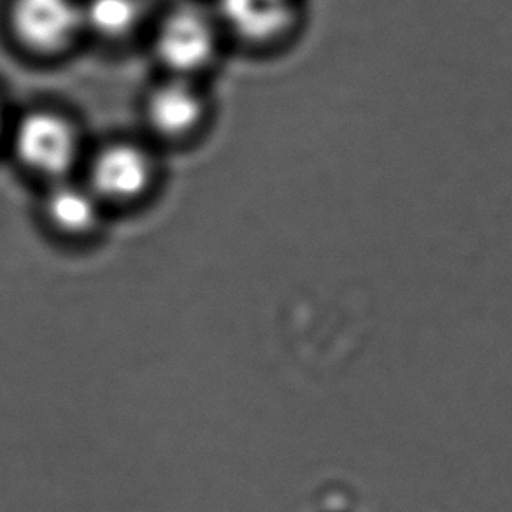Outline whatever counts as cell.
I'll list each match as a JSON object with an SVG mask.
<instances>
[{
    "label": "cell",
    "mask_w": 512,
    "mask_h": 512,
    "mask_svg": "<svg viewBox=\"0 0 512 512\" xmlns=\"http://www.w3.org/2000/svg\"><path fill=\"white\" fill-rule=\"evenodd\" d=\"M143 18V0H83L85 32L106 43L134 36Z\"/></svg>",
    "instance_id": "8"
},
{
    "label": "cell",
    "mask_w": 512,
    "mask_h": 512,
    "mask_svg": "<svg viewBox=\"0 0 512 512\" xmlns=\"http://www.w3.org/2000/svg\"><path fill=\"white\" fill-rule=\"evenodd\" d=\"M221 13L242 39L255 44L288 41L302 22L300 0H221Z\"/></svg>",
    "instance_id": "5"
},
{
    "label": "cell",
    "mask_w": 512,
    "mask_h": 512,
    "mask_svg": "<svg viewBox=\"0 0 512 512\" xmlns=\"http://www.w3.org/2000/svg\"><path fill=\"white\" fill-rule=\"evenodd\" d=\"M18 162L41 178H69L81 153L78 127L65 114L36 109L23 114L11 132Z\"/></svg>",
    "instance_id": "1"
},
{
    "label": "cell",
    "mask_w": 512,
    "mask_h": 512,
    "mask_svg": "<svg viewBox=\"0 0 512 512\" xmlns=\"http://www.w3.org/2000/svg\"><path fill=\"white\" fill-rule=\"evenodd\" d=\"M218 48V23L195 6L172 9L155 34V55L171 76L193 79L213 64Z\"/></svg>",
    "instance_id": "2"
},
{
    "label": "cell",
    "mask_w": 512,
    "mask_h": 512,
    "mask_svg": "<svg viewBox=\"0 0 512 512\" xmlns=\"http://www.w3.org/2000/svg\"><path fill=\"white\" fill-rule=\"evenodd\" d=\"M6 132V114H4V106H2V100H0V141L4 137Z\"/></svg>",
    "instance_id": "9"
},
{
    "label": "cell",
    "mask_w": 512,
    "mask_h": 512,
    "mask_svg": "<svg viewBox=\"0 0 512 512\" xmlns=\"http://www.w3.org/2000/svg\"><path fill=\"white\" fill-rule=\"evenodd\" d=\"M9 25L23 48L57 55L85 34L83 0H11Z\"/></svg>",
    "instance_id": "3"
},
{
    "label": "cell",
    "mask_w": 512,
    "mask_h": 512,
    "mask_svg": "<svg viewBox=\"0 0 512 512\" xmlns=\"http://www.w3.org/2000/svg\"><path fill=\"white\" fill-rule=\"evenodd\" d=\"M102 199L88 183L71 178L53 181L44 197V216L51 228L71 241L88 239L99 232L102 223Z\"/></svg>",
    "instance_id": "7"
},
{
    "label": "cell",
    "mask_w": 512,
    "mask_h": 512,
    "mask_svg": "<svg viewBox=\"0 0 512 512\" xmlns=\"http://www.w3.org/2000/svg\"><path fill=\"white\" fill-rule=\"evenodd\" d=\"M206 100L192 78L171 76L150 93L146 120L158 136L179 139L193 134L206 118Z\"/></svg>",
    "instance_id": "6"
},
{
    "label": "cell",
    "mask_w": 512,
    "mask_h": 512,
    "mask_svg": "<svg viewBox=\"0 0 512 512\" xmlns=\"http://www.w3.org/2000/svg\"><path fill=\"white\" fill-rule=\"evenodd\" d=\"M155 160L141 144L111 143L93 157L88 185L102 202H132L150 190Z\"/></svg>",
    "instance_id": "4"
}]
</instances>
